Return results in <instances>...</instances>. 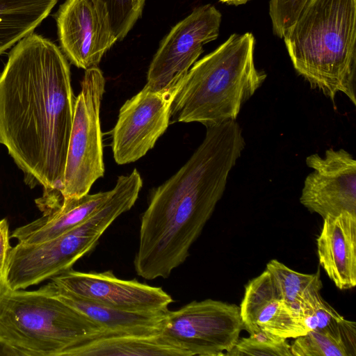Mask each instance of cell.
<instances>
[{
  "instance_id": "obj_14",
  "label": "cell",
  "mask_w": 356,
  "mask_h": 356,
  "mask_svg": "<svg viewBox=\"0 0 356 356\" xmlns=\"http://www.w3.org/2000/svg\"><path fill=\"white\" fill-rule=\"evenodd\" d=\"M319 264L341 290L356 286V214L342 213L323 218L316 239Z\"/></svg>"
},
{
  "instance_id": "obj_10",
  "label": "cell",
  "mask_w": 356,
  "mask_h": 356,
  "mask_svg": "<svg viewBox=\"0 0 356 356\" xmlns=\"http://www.w3.org/2000/svg\"><path fill=\"white\" fill-rule=\"evenodd\" d=\"M56 19L62 51L79 68L97 67L117 41L106 6L101 0H65Z\"/></svg>"
},
{
  "instance_id": "obj_3",
  "label": "cell",
  "mask_w": 356,
  "mask_h": 356,
  "mask_svg": "<svg viewBox=\"0 0 356 356\" xmlns=\"http://www.w3.org/2000/svg\"><path fill=\"white\" fill-rule=\"evenodd\" d=\"M254 44L251 33H233L196 61L172 100V122H195L208 127L236 120L267 76L255 67Z\"/></svg>"
},
{
  "instance_id": "obj_4",
  "label": "cell",
  "mask_w": 356,
  "mask_h": 356,
  "mask_svg": "<svg viewBox=\"0 0 356 356\" xmlns=\"http://www.w3.org/2000/svg\"><path fill=\"white\" fill-rule=\"evenodd\" d=\"M140 191L132 178L121 175L104 203L87 220L48 241L11 247L5 266L11 290L37 285L72 268L93 250L99 238L122 213L135 204Z\"/></svg>"
},
{
  "instance_id": "obj_26",
  "label": "cell",
  "mask_w": 356,
  "mask_h": 356,
  "mask_svg": "<svg viewBox=\"0 0 356 356\" xmlns=\"http://www.w3.org/2000/svg\"><path fill=\"white\" fill-rule=\"evenodd\" d=\"M10 290L6 277L5 268L0 266V298Z\"/></svg>"
},
{
  "instance_id": "obj_25",
  "label": "cell",
  "mask_w": 356,
  "mask_h": 356,
  "mask_svg": "<svg viewBox=\"0 0 356 356\" xmlns=\"http://www.w3.org/2000/svg\"><path fill=\"white\" fill-rule=\"evenodd\" d=\"M9 227L6 218L0 220V266L5 268L11 248L9 243Z\"/></svg>"
},
{
  "instance_id": "obj_24",
  "label": "cell",
  "mask_w": 356,
  "mask_h": 356,
  "mask_svg": "<svg viewBox=\"0 0 356 356\" xmlns=\"http://www.w3.org/2000/svg\"><path fill=\"white\" fill-rule=\"evenodd\" d=\"M309 1L270 0L269 15L274 33L283 38Z\"/></svg>"
},
{
  "instance_id": "obj_18",
  "label": "cell",
  "mask_w": 356,
  "mask_h": 356,
  "mask_svg": "<svg viewBox=\"0 0 356 356\" xmlns=\"http://www.w3.org/2000/svg\"><path fill=\"white\" fill-rule=\"evenodd\" d=\"M58 0H0V55L49 15Z\"/></svg>"
},
{
  "instance_id": "obj_2",
  "label": "cell",
  "mask_w": 356,
  "mask_h": 356,
  "mask_svg": "<svg viewBox=\"0 0 356 356\" xmlns=\"http://www.w3.org/2000/svg\"><path fill=\"white\" fill-rule=\"evenodd\" d=\"M297 73L334 103L356 105V0H309L283 37Z\"/></svg>"
},
{
  "instance_id": "obj_9",
  "label": "cell",
  "mask_w": 356,
  "mask_h": 356,
  "mask_svg": "<svg viewBox=\"0 0 356 356\" xmlns=\"http://www.w3.org/2000/svg\"><path fill=\"white\" fill-rule=\"evenodd\" d=\"M177 91H154L146 85L120 109L111 131V147L118 164L134 162L154 147L167 129Z\"/></svg>"
},
{
  "instance_id": "obj_21",
  "label": "cell",
  "mask_w": 356,
  "mask_h": 356,
  "mask_svg": "<svg viewBox=\"0 0 356 356\" xmlns=\"http://www.w3.org/2000/svg\"><path fill=\"white\" fill-rule=\"evenodd\" d=\"M298 317L307 330H329L343 332L353 327L355 323L344 318L323 300L320 290L310 291L304 298Z\"/></svg>"
},
{
  "instance_id": "obj_6",
  "label": "cell",
  "mask_w": 356,
  "mask_h": 356,
  "mask_svg": "<svg viewBox=\"0 0 356 356\" xmlns=\"http://www.w3.org/2000/svg\"><path fill=\"white\" fill-rule=\"evenodd\" d=\"M81 86L66 156L61 190L64 199L88 193L93 183L104 174L99 122L105 88L102 72L97 67L86 70Z\"/></svg>"
},
{
  "instance_id": "obj_17",
  "label": "cell",
  "mask_w": 356,
  "mask_h": 356,
  "mask_svg": "<svg viewBox=\"0 0 356 356\" xmlns=\"http://www.w3.org/2000/svg\"><path fill=\"white\" fill-rule=\"evenodd\" d=\"M188 356L170 343L161 332L152 334L109 333L91 335L68 353L67 356Z\"/></svg>"
},
{
  "instance_id": "obj_13",
  "label": "cell",
  "mask_w": 356,
  "mask_h": 356,
  "mask_svg": "<svg viewBox=\"0 0 356 356\" xmlns=\"http://www.w3.org/2000/svg\"><path fill=\"white\" fill-rule=\"evenodd\" d=\"M239 308L243 329L249 333L264 330L286 339L307 333L281 298L266 270L246 284Z\"/></svg>"
},
{
  "instance_id": "obj_22",
  "label": "cell",
  "mask_w": 356,
  "mask_h": 356,
  "mask_svg": "<svg viewBox=\"0 0 356 356\" xmlns=\"http://www.w3.org/2000/svg\"><path fill=\"white\" fill-rule=\"evenodd\" d=\"M286 339L259 330L248 337L239 338L227 356H292Z\"/></svg>"
},
{
  "instance_id": "obj_27",
  "label": "cell",
  "mask_w": 356,
  "mask_h": 356,
  "mask_svg": "<svg viewBox=\"0 0 356 356\" xmlns=\"http://www.w3.org/2000/svg\"><path fill=\"white\" fill-rule=\"evenodd\" d=\"M0 356H19L17 353L0 338Z\"/></svg>"
},
{
  "instance_id": "obj_28",
  "label": "cell",
  "mask_w": 356,
  "mask_h": 356,
  "mask_svg": "<svg viewBox=\"0 0 356 356\" xmlns=\"http://www.w3.org/2000/svg\"><path fill=\"white\" fill-rule=\"evenodd\" d=\"M220 1L222 2L227 3L238 5V4L245 3L248 0H220Z\"/></svg>"
},
{
  "instance_id": "obj_15",
  "label": "cell",
  "mask_w": 356,
  "mask_h": 356,
  "mask_svg": "<svg viewBox=\"0 0 356 356\" xmlns=\"http://www.w3.org/2000/svg\"><path fill=\"white\" fill-rule=\"evenodd\" d=\"M85 316L102 332L152 334L159 333L167 310L133 312L119 309L77 297L51 281L40 288Z\"/></svg>"
},
{
  "instance_id": "obj_20",
  "label": "cell",
  "mask_w": 356,
  "mask_h": 356,
  "mask_svg": "<svg viewBox=\"0 0 356 356\" xmlns=\"http://www.w3.org/2000/svg\"><path fill=\"white\" fill-rule=\"evenodd\" d=\"M356 327L343 332L312 330L295 338L292 356H355Z\"/></svg>"
},
{
  "instance_id": "obj_19",
  "label": "cell",
  "mask_w": 356,
  "mask_h": 356,
  "mask_svg": "<svg viewBox=\"0 0 356 356\" xmlns=\"http://www.w3.org/2000/svg\"><path fill=\"white\" fill-rule=\"evenodd\" d=\"M266 270L285 304L300 320L298 313L305 296L310 291H321L323 287L319 270L313 274L302 273L276 259L268 261Z\"/></svg>"
},
{
  "instance_id": "obj_11",
  "label": "cell",
  "mask_w": 356,
  "mask_h": 356,
  "mask_svg": "<svg viewBox=\"0 0 356 356\" xmlns=\"http://www.w3.org/2000/svg\"><path fill=\"white\" fill-rule=\"evenodd\" d=\"M313 169L305 178L300 203L323 219L342 213L356 214V161L343 149L332 148L324 156L313 154L306 158Z\"/></svg>"
},
{
  "instance_id": "obj_12",
  "label": "cell",
  "mask_w": 356,
  "mask_h": 356,
  "mask_svg": "<svg viewBox=\"0 0 356 356\" xmlns=\"http://www.w3.org/2000/svg\"><path fill=\"white\" fill-rule=\"evenodd\" d=\"M57 286L83 299L133 312L168 309L172 297L161 287L117 277L111 270L81 272L70 268L51 279Z\"/></svg>"
},
{
  "instance_id": "obj_5",
  "label": "cell",
  "mask_w": 356,
  "mask_h": 356,
  "mask_svg": "<svg viewBox=\"0 0 356 356\" xmlns=\"http://www.w3.org/2000/svg\"><path fill=\"white\" fill-rule=\"evenodd\" d=\"M102 329L41 289L9 290L0 298V338L19 356H67Z\"/></svg>"
},
{
  "instance_id": "obj_8",
  "label": "cell",
  "mask_w": 356,
  "mask_h": 356,
  "mask_svg": "<svg viewBox=\"0 0 356 356\" xmlns=\"http://www.w3.org/2000/svg\"><path fill=\"white\" fill-rule=\"evenodd\" d=\"M221 20L218 10L207 4L173 26L150 63L146 86L154 91H177L203 46L218 38Z\"/></svg>"
},
{
  "instance_id": "obj_16",
  "label": "cell",
  "mask_w": 356,
  "mask_h": 356,
  "mask_svg": "<svg viewBox=\"0 0 356 356\" xmlns=\"http://www.w3.org/2000/svg\"><path fill=\"white\" fill-rule=\"evenodd\" d=\"M111 193V190L65 198L59 209L16 228L11 237L26 244L39 243L57 237L87 220L104 203Z\"/></svg>"
},
{
  "instance_id": "obj_7",
  "label": "cell",
  "mask_w": 356,
  "mask_h": 356,
  "mask_svg": "<svg viewBox=\"0 0 356 356\" xmlns=\"http://www.w3.org/2000/svg\"><path fill=\"white\" fill-rule=\"evenodd\" d=\"M243 329L239 306L206 299L168 309L161 334L188 356H220L234 348Z\"/></svg>"
},
{
  "instance_id": "obj_23",
  "label": "cell",
  "mask_w": 356,
  "mask_h": 356,
  "mask_svg": "<svg viewBox=\"0 0 356 356\" xmlns=\"http://www.w3.org/2000/svg\"><path fill=\"white\" fill-rule=\"evenodd\" d=\"M106 6L117 40H123L140 17L145 0H101Z\"/></svg>"
},
{
  "instance_id": "obj_1",
  "label": "cell",
  "mask_w": 356,
  "mask_h": 356,
  "mask_svg": "<svg viewBox=\"0 0 356 356\" xmlns=\"http://www.w3.org/2000/svg\"><path fill=\"white\" fill-rule=\"evenodd\" d=\"M75 100L58 47L33 33L14 46L0 74V144L43 195L61 193Z\"/></svg>"
}]
</instances>
